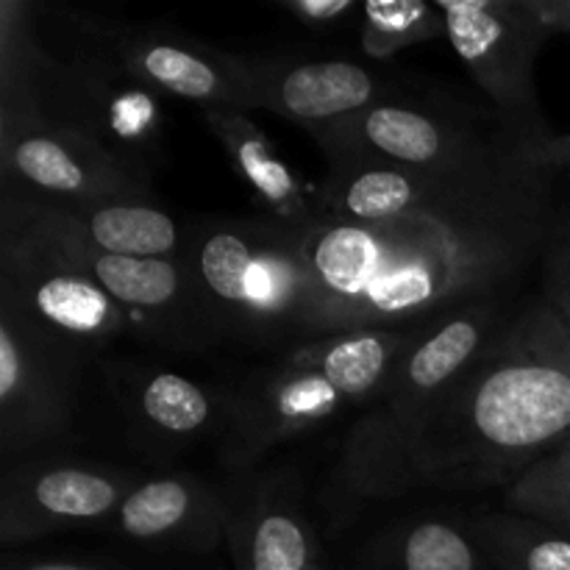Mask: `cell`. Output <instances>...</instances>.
I'll return each instance as SVG.
<instances>
[{
  "label": "cell",
  "instance_id": "obj_1",
  "mask_svg": "<svg viewBox=\"0 0 570 570\" xmlns=\"http://www.w3.org/2000/svg\"><path fill=\"white\" fill-rule=\"evenodd\" d=\"M527 142L507 137L438 170L332 159L321 200L298 226L301 343L362 328L417 332L504 301L543 256L554 217L557 173Z\"/></svg>",
  "mask_w": 570,
  "mask_h": 570
},
{
  "label": "cell",
  "instance_id": "obj_2",
  "mask_svg": "<svg viewBox=\"0 0 570 570\" xmlns=\"http://www.w3.org/2000/svg\"><path fill=\"white\" fill-rule=\"evenodd\" d=\"M570 440V332L546 298L404 426L351 434L340 484L356 499L415 488H512Z\"/></svg>",
  "mask_w": 570,
  "mask_h": 570
},
{
  "label": "cell",
  "instance_id": "obj_3",
  "mask_svg": "<svg viewBox=\"0 0 570 570\" xmlns=\"http://www.w3.org/2000/svg\"><path fill=\"white\" fill-rule=\"evenodd\" d=\"M178 259L206 337L301 343L306 276L298 228L276 217L195 223Z\"/></svg>",
  "mask_w": 570,
  "mask_h": 570
},
{
  "label": "cell",
  "instance_id": "obj_4",
  "mask_svg": "<svg viewBox=\"0 0 570 570\" xmlns=\"http://www.w3.org/2000/svg\"><path fill=\"white\" fill-rule=\"evenodd\" d=\"M445 37L493 100L495 115L523 139L549 137L534 87V61L551 37L534 0H438Z\"/></svg>",
  "mask_w": 570,
  "mask_h": 570
},
{
  "label": "cell",
  "instance_id": "obj_5",
  "mask_svg": "<svg viewBox=\"0 0 570 570\" xmlns=\"http://www.w3.org/2000/svg\"><path fill=\"white\" fill-rule=\"evenodd\" d=\"M0 306L37 332L89 354L131 328V312L65 259L31 228L0 217Z\"/></svg>",
  "mask_w": 570,
  "mask_h": 570
},
{
  "label": "cell",
  "instance_id": "obj_6",
  "mask_svg": "<svg viewBox=\"0 0 570 570\" xmlns=\"http://www.w3.org/2000/svg\"><path fill=\"white\" fill-rule=\"evenodd\" d=\"M3 195L50 204L148 198V181L83 134L31 111L0 109Z\"/></svg>",
  "mask_w": 570,
  "mask_h": 570
},
{
  "label": "cell",
  "instance_id": "obj_7",
  "mask_svg": "<svg viewBox=\"0 0 570 570\" xmlns=\"http://www.w3.org/2000/svg\"><path fill=\"white\" fill-rule=\"evenodd\" d=\"M328 159H360L406 170H438L518 137L499 115L471 120L462 111L376 100L371 109L312 131ZM523 139V137H521Z\"/></svg>",
  "mask_w": 570,
  "mask_h": 570
},
{
  "label": "cell",
  "instance_id": "obj_8",
  "mask_svg": "<svg viewBox=\"0 0 570 570\" xmlns=\"http://www.w3.org/2000/svg\"><path fill=\"white\" fill-rule=\"evenodd\" d=\"M83 356L0 306V443L6 454L48 443L70 426Z\"/></svg>",
  "mask_w": 570,
  "mask_h": 570
},
{
  "label": "cell",
  "instance_id": "obj_9",
  "mask_svg": "<svg viewBox=\"0 0 570 570\" xmlns=\"http://www.w3.org/2000/svg\"><path fill=\"white\" fill-rule=\"evenodd\" d=\"M53 245L56 254L76 273L104 289L122 309L134 312V317H145L156 337L176 345H204L206 328L195 309L189 293L187 271L181 259H139V256H115L95 250L45 223L33 220L20 206L3 200V215Z\"/></svg>",
  "mask_w": 570,
  "mask_h": 570
},
{
  "label": "cell",
  "instance_id": "obj_10",
  "mask_svg": "<svg viewBox=\"0 0 570 570\" xmlns=\"http://www.w3.org/2000/svg\"><path fill=\"white\" fill-rule=\"evenodd\" d=\"M507 326V304H479L429 323L412 337L379 387V410L351 434H384L404 426L438 399Z\"/></svg>",
  "mask_w": 570,
  "mask_h": 570
},
{
  "label": "cell",
  "instance_id": "obj_11",
  "mask_svg": "<svg viewBox=\"0 0 570 570\" xmlns=\"http://www.w3.org/2000/svg\"><path fill=\"white\" fill-rule=\"evenodd\" d=\"M343 401L321 373L282 360L228 395L223 406L228 460L237 465L256 460L262 451L326 421Z\"/></svg>",
  "mask_w": 570,
  "mask_h": 570
},
{
  "label": "cell",
  "instance_id": "obj_12",
  "mask_svg": "<svg viewBox=\"0 0 570 570\" xmlns=\"http://www.w3.org/2000/svg\"><path fill=\"white\" fill-rule=\"evenodd\" d=\"M109 53L122 70L154 92H170L200 104L204 111L259 109L248 59L217 53L204 45H178L150 33H109Z\"/></svg>",
  "mask_w": 570,
  "mask_h": 570
},
{
  "label": "cell",
  "instance_id": "obj_13",
  "mask_svg": "<svg viewBox=\"0 0 570 570\" xmlns=\"http://www.w3.org/2000/svg\"><path fill=\"white\" fill-rule=\"evenodd\" d=\"M131 493L111 473L81 465L17 471L6 476L0 532L6 540L39 538L53 529L100 521Z\"/></svg>",
  "mask_w": 570,
  "mask_h": 570
},
{
  "label": "cell",
  "instance_id": "obj_14",
  "mask_svg": "<svg viewBox=\"0 0 570 570\" xmlns=\"http://www.w3.org/2000/svg\"><path fill=\"white\" fill-rule=\"evenodd\" d=\"M259 109L278 111L309 131L334 126L382 100L384 89L354 61L248 59Z\"/></svg>",
  "mask_w": 570,
  "mask_h": 570
},
{
  "label": "cell",
  "instance_id": "obj_15",
  "mask_svg": "<svg viewBox=\"0 0 570 570\" xmlns=\"http://www.w3.org/2000/svg\"><path fill=\"white\" fill-rule=\"evenodd\" d=\"M22 212L78 243L115 256L139 259H176L181 254V232L167 212L137 200H83V204H50V200L6 198Z\"/></svg>",
  "mask_w": 570,
  "mask_h": 570
},
{
  "label": "cell",
  "instance_id": "obj_16",
  "mask_svg": "<svg viewBox=\"0 0 570 570\" xmlns=\"http://www.w3.org/2000/svg\"><path fill=\"white\" fill-rule=\"evenodd\" d=\"M417 332L362 328V332L334 334V337L295 345L284 360L321 373L345 401L365 399V395L379 393L390 367L404 354Z\"/></svg>",
  "mask_w": 570,
  "mask_h": 570
},
{
  "label": "cell",
  "instance_id": "obj_17",
  "mask_svg": "<svg viewBox=\"0 0 570 570\" xmlns=\"http://www.w3.org/2000/svg\"><path fill=\"white\" fill-rule=\"evenodd\" d=\"M204 117L212 131L226 145L250 189L271 206L273 217L298 228L312 215L315 204L304 200L298 181L287 170V165L273 154L265 134L243 111H204Z\"/></svg>",
  "mask_w": 570,
  "mask_h": 570
},
{
  "label": "cell",
  "instance_id": "obj_18",
  "mask_svg": "<svg viewBox=\"0 0 570 570\" xmlns=\"http://www.w3.org/2000/svg\"><path fill=\"white\" fill-rule=\"evenodd\" d=\"M204 488L181 476L154 479L131 488L117 510V523L134 540H165L215 521Z\"/></svg>",
  "mask_w": 570,
  "mask_h": 570
},
{
  "label": "cell",
  "instance_id": "obj_19",
  "mask_svg": "<svg viewBox=\"0 0 570 570\" xmlns=\"http://www.w3.org/2000/svg\"><path fill=\"white\" fill-rule=\"evenodd\" d=\"M362 50L373 59H387L410 45L445 37V17L438 3L423 0H373L362 6Z\"/></svg>",
  "mask_w": 570,
  "mask_h": 570
},
{
  "label": "cell",
  "instance_id": "obj_20",
  "mask_svg": "<svg viewBox=\"0 0 570 570\" xmlns=\"http://www.w3.org/2000/svg\"><path fill=\"white\" fill-rule=\"evenodd\" d=\"M139 417L154 432L167 438H187L212 421V399L206 390L178 373H150L137 393Z\"/></svg>",
  "mask_w": 570,
  "mask_h": 570
},
{
  "label": "cell",
  "instance_id": "obj_21",
  "mask_svg": "<svg viewBox=\"0 0 570 570\" xmlns=\"http://www.w3.org/2000/svg\"><path fill=\"white\" fill-rule=\"evenodd\" d=\"M507 507L529 521L570 538V451L534 462L504 493Z\"/></svg>",
  "mask_w": 570,
  "mask_h": 570
},
{
  "label": "cell",
  "instance_id": "obj_22",
  "mask_svg": "<svg viewBox=\"0 0 570 570\" xmlns=\"http://www.w3.org/2000/svg\"><path fill=\"white\" fill-rule=\"evenodd\" d=\"M312 546L289 512L267 510L248 538V570H309Z\"/></svg>",
  "mask_w": 570,
  "mask_h": 570
},
{
  "label": "cell",
  "instance_id": "obj_23",
  "mask_svg": "<svg viewBox=\"0 0 570 570\" xmlns=\"http://www.w3.org/2000/svg\"><path fill=\"white\" fill-rule=\"evenodd\" d=\"M404 570H476V554L465 534L443 521L417 523L401 551Z\"/></svg>",
  "mask_w": 570,
  "mask_h": 570
},
{
  "label": "cell",
  "instance_id": "obj_24",
  "mask_svg": "<svg viewBox=\"0 0 570 570\" xmlns=\"http://www.w3.org/2000/svg\"><path fill=\"white\" fill-rule=\"evenodd\" d=\"M540 259H543V298L554 306L570 332V206L560 212L554 206Z\"/></svg>",
  "mask_w": 570,
  "mask_h": 570
},
{
  "label": "cell",
  "instance_id": "obj_25",
  "mask_svg": "<svg viewBox=\"0 0 570 570\" xmlns=\"http://www.w3.org/2000/svg\"><path fill=\"white\" fill-rule=\"evenodd\" d=\"M515 570H570V538L546 529L540 538H527L515 551Z\"/></svg>",
  "mask_w": 570,
  "mask_h": 570
},
{
  "label": "cell",
  "instance_id": "obj_26",
  "mask_svg": "<svg viewBox=\"0 0 570 570\" xmlns=\"http://www.w3.org/2000/svg\"><path fill=\"white\" fill-rule=\"evenodd\" d=\"M287 11H293L301 22H309V26H328V22H340L343 17L354 14L356 6L351 0H293V3L284 6Z\"/></svg>",
  "mask_w": 570,
  "mask_h": 570
},
{
  "label": "cell",
  "instance_id": "obj_27",
  "mask_svg": "<svg viewBox=\"0 0 570 570\" xmlns=\"http://www.w3.org/2000/svg\"><path fill=\"white\" fill-rule=\"evenodd\" d=\"M527 150L540 167H546V170L551 173L570 167V134L551 131L549 137H540V139H532V142H527Z\"/></svg>",
  "mask_w": 570,
  "mask_h": 570
},
{
  "label": "cell",
  "instance_id": "obj_28",
  "mask_svg": "<svg viewBox=\"0 0 570 570\" xmlns=\"http://www.w3.org/2000/svg\"><path fill=\"white\" fill-rule=\"evenodd\" d=\"M534 9L540 11L551 31L570 33V0H534Z\"/></svg>",
  "mask_w": 570,
  "mask_h": 570
},
{
  "label": "cell",
  "instance_id": "obj_29",
  "mask_svg": "<svg viewBox=\"0 0 570 570\" xmlns=\"http://www.w3.org/2000/svg\"><path fill=\"white\" fill-rule=\"evenodd\" d=\"M20 570H98L87 566H70V562H37V566H26Z\"/></svg>",
  "mask_w": 570,
  "mask_h": 570
},
{
  "label": "cell",
  "instance_id": "obj_30",
  "mask_svg": "<svg viewBox=\"0 0 570 570\" xmlns=\"http://www.w3.org/2000/svg\"><path fill=\"white\" fill-rule=\"evenodd\" d=\"M562 449H566V451H570V440H568V443H566V445H562Z\"/></svg>",
  "mask_w": 570,
  "mask_h": 570
}]
</instances>
